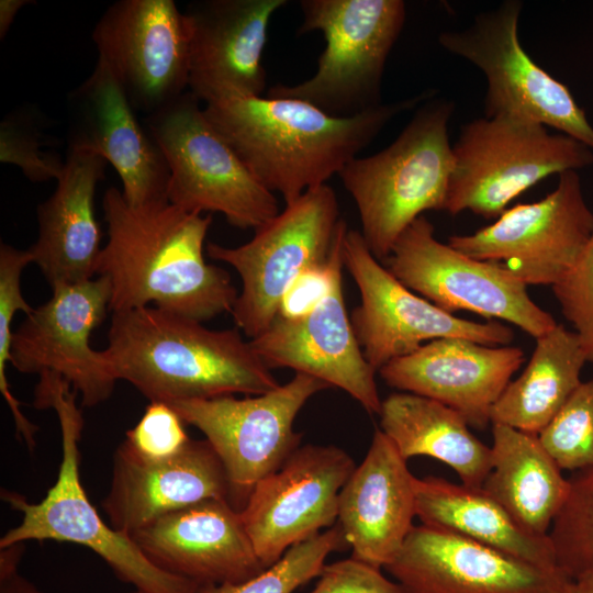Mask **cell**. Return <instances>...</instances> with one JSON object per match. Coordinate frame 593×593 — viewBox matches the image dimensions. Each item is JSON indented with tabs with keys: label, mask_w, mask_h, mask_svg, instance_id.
I'll return each instance as SVG.
<instances>
[{
	"label": "cell",
	"mask_w": 593,
	"mask_h": 593,
	"mask_svg": "<svg viewBox=\"0 0 593 593\" xmlns=\"http://www.w3.org/2000/svg\"><path fill=\"white\" fill-rule=\"evenodd\" d=\"M102 206L108 240L96 275L110 282L111 312L154 304L202 323L232 312L238 291L203 254L210 215L170 202L132 206L115 187Z\"/></svg>",
	"instance_id": "cell-1"
},
{
	"label": "cell",
	"mask_w": 593,
	"mask_h": 593,
	"mask_svg": "<svg viewBox=\"0 0 593 593\" xmlns=\"http://www.w3.org/2000/svg\"><path fill=\"white\" fill-rule=\"evenodd\" d=\"M434 96L427 90L353 116L269 97H226L203 110L255 177L289 204L338 175L393 118Z\"/></svg>",
	"instance_id": "cell-2"
},
{
	"label": "cell",
	"mask_w": 593,
	"mask_h": 593,
	"mask_svg": "<svg viewBox=\"0 0 593 593\" xmlns=\"http://www.w3.org/2000/svg\"><path fill=\"white\" fill-rule=\"evenodd\" d=\"M102 353L115 378L149 402L259 395L280 385L237 327L210 329L156 306L112 312Z\"/></svg>",
	"instance_id": "cell-3"
},
{
	"label": "cell",
	"mask_w": 593,
	"mask_h": 593,
	"mask_svg": "<svg viewBox=\"0 0 593 593\" xmlns=\"http://www.w3.org/2000/svg\"><path fill=\"white\" fill-rule=\"evenodd\" d=\"M78 394L60 376L40 374L34 391L37 409H53L61 435V461L55 483L38 503L1 490V500L21 513V523L0 538V549L29 540H55L85 546L102 558L115 575L142 593H199L202 588L155 566L130 535L107 524L80 481L78 443L83 417Z\"/></svg>",
	"instance_id": "cell-4"
},
{
	"label": "cell",
	"mask_w": 593,
	"mask_h": 593,
	"mask_svg": "<svg viewBox=\"0 0 593 593\" xmlns=\"http://www.w3.org/2000/svg\"><path fill=\"white\" fill-rule=\"evenodd\" d=\"M454 111L452 101H425L394 142L355 157L338 174L358 210L360 233L381 262L425 211L445 210L454 169L448 134Z\"/></svg>",
	"instance_id": "cell-5"
},
{
	"label": "cell",
	"mask_w": 593,
	"mask_h": 593,
	"mask_svg": "<svg viewBox=\"0 0 593 593\" xmlns=\"http://www.w3.org/2000/svg\"><path fill=\"white\" fill-rule=\"evenodd\" d=\"M299 34L320 31L326 46L315 74L278 83L269 98L306 101L333 116H353L381 103L385 63L405 23L402 0H302Z\"/></svg>",
	"instance_id": "cell-6"
},
{
	"label": "cell",
	"mask_w": 593,
	"mask_h": 593,
	"mask_svg": "<svg viewBox=\"0 0 593 593\" xmlns=\"http://www.w3.org/2000/svg\"><path fill=\"white\" fill-rule=\"evenodd\" d=\"M445 211L497 219L508 204L551 175L593 165V150L542 124L511 115L461 126Z\"/></svg>",
	"instance_id": "cell-7"
},
{
	"label": "cell",
	"mask_w": 593,
	"mask_h": 593,
	"mask_svg": "<svg viewBox=\"0 0 593 593\" xmlns=\"http://www.w3.org/2000/svg\"><path fill=\"white\" fill-rule=\"evenodd\" d=\"M145 125L167 160L171 204L190 212L221 213L243 230H257L280 212L275 193L211 124L190 91L146 116Z\"/></svg>",
	"instance_id": "cell-8"
},
{
	"label": "cell",
	"mask_w": 593,
	"mask_h": 593,
	"mask_svg": "<svg viewBox=\"0 0 593 593\" xmlns=\"http://www.w3.org/2000/svg\"><path fill=\"white\" fill-rule=\"evenodd\" d=\"M333 188L322 184L305 191L237 247L206 245L208 255L232 266L242 291L231 312L236 327L249 339L276 320L290 284L309 267L327 260L345 225Z\"/></svg>",
	"instance_id": "cell-9"
},
{
	"label": "cell",
	"mask_w": 593,
	"mask_h": 593,
	"mask_svg": "<svg viewBox=\"0 0 593 593\" xmlns=\"http://www.w3.org/2000/svg\"><path fill=\"white\" fill-rule=\"evenodd\" d=\"M523 4L506 0L462 30L439 34V44L479 68L486 79L484 115H511L566 134L593 150V126L571 91L537 65L522 46Z\"/></svg>",
	"instance_id": "cell-10"
},
{
	"label": "cell",
	"mask_w": 593,
	"mask_h": 593,
	"mask_svg": "<svg viewBox=\"0 0 593 593\" xmlns=\"http://www.w3.org/2000/svg\"><path fill=\"white\" fill-rule=\"evenodd\" d=\"M329 388L317 378L295 372L290 381L264 394L169 404L186 424L205 436L225 469L230 503L240 511L257 482L300 447L301 434L293 425L301 409Z\"/></svg>",
	"instance_id": "cell-11"
},
{
	"label": "cell",
	"mask_w": 593,
	"mask_h": 593,
	"mask_svg": "<svg viewBox=\"0 0 593 593\" xmlns=\"http://www.w3.org/2000/svg\"><path fill=\"white\" fill-rule=\"evenodd\" d=\"M384 267L406 288L441 310H466L518 326L535 339L558 323L502 265L443 244L423 215L396 239Z\"/></svg>",
	"instance_id": "cell-12"
},
{
	"label": "cell",
	"mask_w": 593,
	"mask_h": 593,
	"mask_svg": "<svg viewBox=\"0 0 593 593\" xmlns=\"http://www.w3.org/2000/svg\"><path fill=\"white\" fill-rule=\"evenodd\" d=\"M343 261L360 293V304L350 315L353 329L377 371L438 338H465L489 346H505L514 338L513 331L501 322L459 318L416 295L371 254L358 231L347 230Z\"/></svg>",
	"instance_id": "cell-13"
},
{
	"label": "cell",
	"mask_w": 593,
	"mask_h": 593,
	"mask_svg": "<svg viewBox=\"0 0 593 593\" xmlns=\"http://www.w3.org/2000/svg\"><path fill=\"white\" fill-rule=\"evenodd\" d=\"M552 192L507 208L492 224L448 244L474 259L502 265L526 286H555L577 264L593 231V210L578 171L560 174Z\"/></svg>",
	"instance_id": "cell-14"
},
{
	"label": "cell",
	"mask_w": 593,
	"mask_h": 593,
	"mask_svg": "<svg viewBox=\"0 0 593 593\" xmlns=\"http://www.w3.org/2000/svg\"><path fill=\"white\" fill-rule=\"evenodd\" d=\"M92 41L136 112L152 115L189 88V33L174 0L116 1L98 20Z\"/></svg>",
	"instance_id": "cell-15"
},
{
	"label": "cell",
	"mask_w": 593,
	"mask_h": 593,
	"mask_svg": "<svg viewBox=\"0 0 593 593\" xmlns=\"http://www.w3.org/2000/svg\"><path fill=\"white\" fill-rule=\"evenodd\" d=\"M12 333L10 363L23 373L54 372L92 407L107 401L118 379L102 350L90 346L92 332L110 311L111 287L103 276L52 288Z\"/></svg>",
	"instance_id": "cell-16"
},
{
	"label": "cell",
	"mask_w": 593,
	"mask_h": 593,
	"mask_svg": "<svg viewBox=\"0 0 593 593\" xmlns=\"http://www.w3.org/2000/svg\"><path fill=\"white\" fill-rule=\"evenodd\" d=\"M355 468L344 449L307 444L257 482L239 513L265 568L292 546L334 526L339 493Z\"/></svg>",
	"instance_id": "cell-17"
},
{
	"label": "cell",
	"mask_w": 593,
	"mask_h": 593,
	"mask_svg": "<svg viewBox=\"0 0 593 593\" xmlns=\"http://www.w3.org/2000/svg\"><path fill=\"white\" fill-rule=\"evenodd\" d=\"M384 569L409 593H564L572 583L559 570L424 524Z\"/></svg>",
	"instance_id": "cell-18"
},
{
	"label": "cell",
	"mask_w": 593,
	"mask_h": 593,
	"mask_svg": "<svg viewBox=\"0 0 593 593\" xmlns=\"http://www.w3.org/2000/svg\"><path fill=\"white\" fill-rule=\"evenodd\" d=\"M68 105L69 149L94 153L111 164L130 205L169 202L170 171L165 155L102 61L71 91Z\"/></svg>",
	"instance_id": "cell-19"
},
{
	"label": "cell",
	"mask_w": 593,
	"mask_h": 593,
	"mask_svg": "<svg viewBox=\"0 0 593 593\" xmlns=\"http://www.w3.org/2000/svg\"><path fill=\"white\" fill-rule=\"evenodd\" d=\"M286 0H202L183 11L189 33V89L205 103L262 97L268 26Z\"/></svg>",
	"instance_id": "cell-20"
},
{
	"label": "cell",
	"mask_w": 593,
	"mask_h": 593,
	"mask_svg": "<svg viewBox=\"0 0 593 593\" xmlns=\"http://www.w3.org/2000/svg\"><path fill=\"white\" fill-rule=\"evenodd\" d=\"M130 536L155 566L201 586L240 583L266 569L225 499L169 513Z\"/></svg>",
	"instance_id": "cell-21"
},
{
	"label": "cell",
	"mask_w": 593,
	"mask_h": 593,
	"mask_svg": "<svg viewBox=\"0 0 593 593\" xmlns=\"http://www.w3.org/2000/svg\"><path fill=\"white\" fill-rule=\"evenodd\" d=\"M525 361L515 346L470 339H434L378 372L392 388L433 399L457 411L475 429L491 424V411Z\"/></svg>",
	"instance_id": "cell-22"
},
{
	"label": "cell",
	"mask_w": 593,
	"mask_h": 593,
	"mask_svg": "<svg viewBox=\"0 0 593 593\" xmlns=\"http://www.w3.org/2000/svg\"><path fill=\"white\" fill-rule=\"evenodd\" d=\"M259 357L272 368H290L339 388L369 414H378L382 400L377 370L367 361L348 316L343 271L329 294L309 315L276 318L259 336L249 339Z\"/></svg>",
	"instance_id": "cell-23"
},
{
	"label": "cell",
	"mask_w": 593,
	"mask_h": 593,
	"mask_svg": "<svg viewBox=\"0 0 593 593\" xmlns=\"http://www.w3.org/2000/svg\"><path fill=\"white\" fill-rule=\"evenodd\" d=\"M210 499L230 501V485L205 438L190 439L178 455L159 461L141 459L121 443L102 510L114 529L131 535L164 515Z\"/></svg>",
	"instance_id": "cell-24"
},
{
	"label": "cell",
	"mask_w": 593,
	"mask_h": 593,
	"mask_svg": "<svg viewBox=\"0 0 593 593\" xmlns=\"http://www.w3.org/2000/svg\"><path fill=\"white\" fill-rule=\"evenodd\" d=\"M406 461L377 428L339 493L337 521L351 557L379 569L396 557L414 527L416 477Z\"/></svg>",
	"instance_id": "cell-25"
},
{
	"label": "cell",
	"mask_w": 593,
	"mask_h": 593,
	"mask_svg": "<svg viewBox=\"0 0 593 593\" xmlns=\"http://www.w3.org/2000/svg\"><path fill=\"white\" fill-rule=\"evenodd\" d=\"M107 164L94 153L69 149L55 191L37 206L38 236L29 250L51 288L97 276L103 246L94 195Z\"/></svg>",
	"instance_id": "cell-26"
},
{
	"label": "cell",
	"mask_w": 593,
	"mask_h": 593,
	"mask_svg": "<svg viewBox=\"0 0 593 593\" xmlns=\"http://www.w3.org/2000/svg\"><path fill=\"white\" fill-rule=\"evenodd\" d=\"M415 500L416 516L424 525L459 534L539 568L559 570L548 535L526 529L483 488L433 475L416 478Z\"/></svg>",
	"instance_id": "cell-27"
},
{
	"label": "cell",
	"mask_w": 593,
	"mask_h": 593,
	"mask_svg": "<svg viewBox=\"0 0 593 593\" xmlns=\"http://www.w3.org/2000/svg\"><path fill=\"white\" fill-rule=\"evenodd\" d=\"M380 429L409 460L426 456L449 466L462 484L482 488L491 470V447L479 440L451 407L409 392L392 393L381 404Z\"/></svg>",
	"instance_id": "cell-28"
},
{
	"label": "cell",
	"mask_w": 593,
	"mask_h": 593,
	"mask_svg": "<svg viewBox=\"0 0 593 593\" xmlns=\"http://www.w3.org/2000/svg\"><path fill=\"white\" fill-rule=\"evenodd\" d=\"M491 470L482 488L526 529L548 535L568 491V479L538 435L491 424Z\"/></svg>",
	"instance_id": "cell-29"
},
{
	"label": "cell",
	"mask_w": 593,
	"mask_h": 593,
	"mask_svg": "<svg viewBox=\"0 0 593 593\" xmlns=\"http://www.w3.org/2000/svg\"><path fill=\"white\" fill-rule=\"evenodd\" d=\"M585 362L577 334L557 324L536 338L524 371L494 404L491 424L538 435L582 382Z\"/></svg>",
	"instance_id": "cell-30"
},
{
	"label": "cell",
	"mask_w": 593,
	"mask_h": 593,
	"mask_svg": "<svg viewBox=\"0 0 593 593\" xmlns=\"http://www.w3.org/2000/svg\"><path fill=\"white\" fill-rule=\"evenodd\" d=\"M548 538L564 575L571 581L593 579V466L568 479L567 495Z\"/></svg>",
	"instance_id": "cell-31"
},
{
	"label": "cell",
	"mask_w": 593,
	"mask_h": 593,
	"mask_svg": "<svg viewBox=\"0 0 593 593\" xmlns=\"http://www.w3.org/2000/svg\"><path fill=\"white\" fill-rule=\"evenodd\" d=\"M347 545L339 525L292 546L259 574L240 583L206 585L199 593H292L317 578L329 553Z\"/></svg>",
	"instance_id": "cell-32"
},
{
	"label": "cell",
	"mask_w": 593,
	"mask_h": 593,
	"mask_svg": "<svg viewBox=\"0 0 593 593\" xmlns=\"http://www.w3.org/2000/svg\"><path fill=\"white\" fill-rule=\"evenodd\" d=\"M32 262L29 249H19L11 245H0V391L7 402L19 436L30 450L35 447V434L38 427L23 414L21 403L13 395L7 377V366L10 362V345L13 317L18 311L25 315L32 307L24 299L21 290V276L24 268Z\"/></svg>",
	"instance_id": "cell-33"
},
{
	"label": "cell",
	"mask_w": 593,
	"mask_h": 593,
	"mask_svg": "<svg viewBox=\"0 0 593 593\" xmlns=\"http://www.w3.org/2000/svg\"><path fill=\"white\" fill-rule=\"evenodd\" d=\"M538 437L561 470L593 466V379L580 383Z\"/></svg>",
	"instance_id": "cell-34"
},
{
	"label": "cell",
	"mask_w": 593,
	"mask_h": 593,
	"mask_svg": "<svg viewBox=\"0 0 593 593\" xmlns=\"http://www.w3.org/2000/svg\"><path fill=\"white\" fill-rule=\"evenodd\" d=\"M45 134L31 111H15L0 123V160L21 169L33 182L58 179L65 161L54 152H47Z\"/></svg>",
	"instance_id": "cell-35"
},
{
	"label": "cell",
	"mask_w": 593,
	"mask_h": 593,
	"mask_svg": "<svg viewBox=\"0 0 593 593\" xmlns=\"http://www.w3.org/2000/svg\"><path fill=\"white\" fill-rule=\"evenodd\" d=\"M184 424L169 403L153 401L122 443L141 459L165 460L178 455L190 441Z\"/></svg>",
	"instance_id": "cell-36"
},
{
	"label": "cell",
	"mask_w": 593,
	"mask_h": 593,
	"mask_svg": "<svg viewBox=\"0 0 593 593\" xmlns=\"http://www.w3.org/2000/svg\"><path fill=\"white\" fill-rule=\"evenodd\" d=\"M551 289L586 362L593 363V231L575 266Z\"/></svg>",
	"instance_id": "cell-37"
},
{
	"label": "cell",
	"mask_w": 593,
	"mask_h": 593,
	"mask_svg": "<svg viewBox=\"0 0 593 593\" xmlns=\"http://www.w3.org/2000/svg\"><path fill=\"white\" fill-rule=\"evenodd\" d=\"M347 230L345 224L326 261L309 267L290 284L279 303L276 318H302L329 294L336 276L344 268L343 242Z\"/></svg>",
	"instance_id": "cell-38"
},
{
	"label": "cell",
	"mask_w": 593,
	"mask_h": 593,
	"mask_svg": "<svg viewBox=\"0 0 593 593\" xmlns=\"http://www.w3.org/2000/svg\"><path fill=\"white\" fill-rule=\"evenodd\" d=\"M317 578L310 593H409L381 569L353 557L325 564Z\"/></svg>",
	"instance_id": "cell-39"
},
{
	"label": "cell",
	"mask_w": 593,
	"mask_h": 593,
	"mask_svg": "<svg viewBox=\"0 0 593 593\" xmlns=\"http://www.w3.org/2000/svg\"><path fill=\"white\" fill-rule=\"evenodd\" d=\"M24 549L25 544L0 549V593H44L19 572Z\"/></svg>",
	"instance_id": "cell-40"
},
{
	"label": "cell",
	"mask_w": 593,
	"mask_h": 593,
	"mask_svg": "<svg viewBox=\"0 0 593 593\" xmlns=\"http://www.w3.org/2000/svg\"><path fill=\"white\" fill-rule=\"evenodd\" d=\"M31 3L29 0H1L0 1V38L3 40L9 32L18 12Z\"/></svg>",
	"instance_id": "cell-41"
},
{
	"label": "cell",
	"mask_w": 593,
	"mask_h": 593,
	"mask_svg": "<svg viewBox=\"0 0 593 593\" xmlns=\"http://www.w3.org/2000/svg\"><path fill=\"white\" fill-rule=\"evenodd\" d=\"M564 593H593V579L572 581Z\"/></svg>",
	"instance_id": "cell-42"
},
{
	"label": "cell",
	"mask_w": 593,
	"mask_h": 593,
	"mask_svg": "<svg viewBox=\"0 0 593 593\" xmlns=\"http://www.w3.org/2000/svg\"><path fill=\"white\" fill-rule=\"evenodd\" d=\"M130 593H142V592H139V591L135 590L134 592H130Z\"/></svg>",
	"instance_id": "cell-43"
}]
</instances>
